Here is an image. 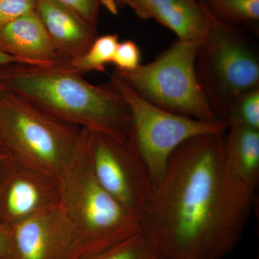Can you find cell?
Returning a JSON list of instances; mask_svg holds the SVG:
<instances>
[{"instance_id": "1", "label": "cell", "mask_w": 259, "mask_h": 259, "mask_svg": "<svg viewBox=\"0 0 259 259\" xmlns=\"http://www.w3.org/2000/svg\"><path fill=\"white\" fill-rule=\"evenodd\" d=\"M223 135L181 145L153 187L140 233L165 259H223L239 243L255 191L228 168Z\"/></svg>"}, {"instance_id": "9", "label": "cell", "mask_w": 259, "mask_h": 259, "mask_svg": "<svg viewBox=\"0 0 259 259\" xmlns=\"http://www.w3.org/2000/svg\"><path fill=\"white\" fill-rule=\"evenodd\" d=\"M59 204V179L11 160L0 180V222L9 228Z\"/></svg>"}, {"instance_id": "28", "label": "cell", "mask_w": 259, "mask_h": 259, "mask_svg": "<svg viewBox=\"0 0 259 259\" xmlns=\"http://www.w3.org/2000/svg\"><path fill=\"white\" fill-rule=\"evenodd\" d=\"M0 259H1V258H0Z\"/></svg>"}, {"instance_id": "11", "label": "cell", "mask_w": 259, "mask_h": 259, "mask_svg": "<svg viewBox=\"0 0 259 259\" xmlns=\"http://www.w3.org/2000/svg\"><path fill=\"white\" fill-rule=\"evenodd\" d=\"M0 51L23 64L69 69L35 11L0 27Z\"/></svg>"}, {"instance_id": "15", "label": "cell", "mask_w": 259, "mask_h": 259, "mask_svg": "<svg viewBox=\"0 0 259 259\" xmlns=\"http://www.w3.org/2000/svg\"><path fill=\"white\" fill-rule=\"evenodd\" d=\"M214 17L231 25L256 32L259 0H201Z\"/></svg>"}, {"instance_id": "27", "label": "cell", "mask_w": 259, "mask_h": 259, "mask_svg": "<svg viewBox=\"0 0 259 259\" xmlns=\"http://www.w3.org/2000/svg\"><path fill=\"white\" fill-rule=\"evenodd\" d=\"M5 90L4 86H3V85L2 84V83L0 82V91H1V90Z\"/></svg>"}, {"instance_id": "8", "label": "cell", "mask_w": 259, "mask_h": 259, "mask_svg": "<svg viewBox=\"0 0 259 259\" xmlns=\"http://www.w3.org/2000/svg\"><path fill=\"white\" fill-rule=\"evenodd\" d=\"M82 144L97 182L127 210L141 217L153 185L147 167L127 136L83 128Z\"/></svg>"}, {"instance_id": "23", "label": "cell", "mask_w": 259, "mask_h": 259, "mask_svg": "<svg viewBox=\"0 0 259 259\" xmlns=\"http://www.w3.org/2000/svg\"><path fill=\"white\" fill-rule=\"evenodd\" d=\"M0 258L18 259L9 230L0 222Z\"/></svg>"}, {"instance_id": "7", "label": "cell", "mask_w": 259, "mask_h": 259, "mask_svg": "<svg viewBox=\"0 0 259 259\" xmlns=\"http://www.w3.org/2000/svg\"><path fill=\"white\" fill-rule=\"evenodd\" d=\"M110 82L127 104V137L147 167L153 187L163 178L172 155L181 145L197 136L225 134L228 129L221 120H197L156 106L114 72L110 74Z\"/></svg>"}, {"instance_id": "3", "label": "cell", "mask_w": 259, "mask_h": 259, "mask_svg": "<svg viewBox=\"0 0 259 259\" xmlns=\"http://www.w3.org/2000/svg\"><path fill=\"white\" fill-rule=\"evenodd\" d=\"M59 184L60 205L76 235L72 259L100 253L140 233V218L114 198L94 176L82 139Z\"/></svg>"}, {"instance_id": "5", "label": "cell", "mask_w": 259, "mask_h": 259, "mask_svg": "<svg viewBox=\"0 0 259 259\" xmlns=\"http://www.w3.org/2000/svg\"><path fill=\"white\" fill-rule=\"evenodd\" d=\"M202 3L207 24L199 41L196 74L218 120L223 121L237 97L259 88L258 46L245 29L219 20Z\"/></svg>"}, {"instance_id": "17", "label": "cell", "mask_w": 259, "mask_h": 259, "mask_svg": "<svg viewBox=\"0 0 259 259\" xmlns=\"http://www.w3.org/2000/svg\"><path fill=\"white\" fill-rule=\"evenodd\" d=\"M79 259H165L141 233L95 255Z\"/></svg>"}, {"instance_id": "13", "label": "cell", "mask_w": 259, "mask_h": 259, "mask_svg": "<svg viewBox=\"0 0 259 259\" xmlns=\"http://www.w3.org/2000/svg\"><path fill=\"white\" fill-rule=\"evenodd\" d=\"M228 168L237 180L253 190L259 182V130L231 124L223 138Z\"/></svg>"}, {"instance_id": "19", "label": "cell", "mask_w": 259, "mask_h": 259, "mask_svg": "<svg viewBox=\"0 0 259 259\" xmlns=\"http://www.w3.org/2000/svg\"><path fill=\"white\" fill-rule=\"evenodd\" d=\"M76 12L89 23L96 26L99 21L100 9L104 6L113 14L117 13L110 0H57Z\"/></svg>"}, {"instance_id": "21", "label": "cell", "mask_w": 259, "mask_h": 259, "mask_svg": "<svg viewBox=\"0 0 259 259\" xmlns=\"http://www.w3.org/2000/svg\"><path fill=\"white\" fill-rule=\"evenodd\" d=\"M37 0H0V27L35 11Z\"/></svg>"}, {"instance_id": "4", "label": "cell", "mask_w": 259, "mask_h": 259, "mask_svg": "<svg viewBox=\"0 0 259 259\" xmlns=\"http://www.w3.org/2000/svg\"><path fill=\"white\" fill-rule=\"evenodd\" d=\"M82 132L13 92L0 91V147L19 163L59 179L79 151Z\"/></svg>"}, {"instance_id": "25", "label": "cell", "mask_w": 259, "mask_h": 259, "mask_svg": "<svg viewBox=\"0 0 259 259\" xmlns=\"http://www.w3.org/2000/svg\"><path fill=\"white\" fill-rule=\"evenodd\" d=\"M10 64H23L19 59L0 51V66Z\"/></svg>"}, {"instance_id": "14", "label": "cell", "mask_w": 259, "mask_h": 259, "mask_svg": "<svg viewBox=\"0 0 259 259\" xmlns=\"http://www.w3.org/2000/svg\"><path fill=\"white\" fill-rule=\"evenodd\" d=\"M153 19L175 32L179 40L187 41H200L207 24L200 0H170L156 10Z\"/></svg>"}, {"instance_id": "22", "label": "cell", "mask_w": 259, "mask_h": 259, "mask_svg": "<svg viewBox=\"0 0 259 259\" xmlns=\"http://www.w3.org/2000/svg\"><path fill=\"white\" fill-rule=\"evenodd\" d=\"M170 0H125V6H128L135 14L143 20L153 19L156 10Z\"/></svg>"}, {"instance_id": "6", "label": "cell", "mask_w": 259, "mask_h": 259, "mask_svg": "<svg viewBox=\"0 0 259 259\" xmlns=\"http://www.w3.org/2000/svg\"><path fill=\"white\" fill-rule=\"evenodd\" d=\"M199 44L178 39L151 62L114 73L140 96L162 109L197 120H218L196 74Z\"/></svg>"}, {"instance_id": "20", "label": "cell", "mask_w": 259, "mask_h": 259, "mask_svg": "<svg viewBox=\"0 0 259 259\" xmlns=\"http://www.w3.org/2000/svg\"><path fill=\"white\" fill-rule=\"evenodd\" d=\"M141 53L139 47L131 40L119 42L114 54L112 64L116 70L128 71L137 68L141 65Z\"/></svg>"}, {"instance_id": "26", "label": "cell", "mask_w": 259, "mask_h": 259, "mask_svg": "<svg viewBox=\"0 0 259 259\" xmlns=\"http://www.w3.org/2000/svg\"><path fill=\"white\" fill-rule=\"evenodd\" d=\"M110 1H111L112 4L113 5L114 8H115L117 11L119 8L125 7V4H124L125 0H110Z\"/></svg>"}, {"instance_id": "24", "label": "cell", "mask_w": 259, "mask_h": 259, "mask_svg": "<svg viewBox=\"0 0 259 259\" xmlns=\"http://www.w3.org/2000/svg\"><path fill=\"white\" fill-rule=\"evenodd\" d=\"M11 160L9 154L3 148L0 147V180L4 175L5 170L9 166Z\"/></svg>"}, {"instance_id": "10", "label": "cell", "mask_w": 259, "mask_h": 259, "mask_svg": "<svg viewBox=\"0 0 259 259\" xmlns=\"http://www.w3.org/2000/svg\"><path fill=\"white\" fill-rule=\"evenodd\" d=\"M18 259H72L76 235L60 204L10 227Z\"/></svg>"}, {"instance_id": "16", "label": "cell", "mask_w": 259, "mask_h": 259, "mask_svg": "<svg viewBox=\"0 0 259 259\" xmlns=\"http://www.w3.org/2000/svg\"><path fill=\"white\" fill-rule=\"evenodd\" d=\"M118 42V36L115 34L97 37L85 54L70 63L69 69L80 75L105 71L107 65L112 64Z\"/></svg>"}, {"instance_id": "12", "label": "cell", "mask_w": 259, "mask_h": 259, "mask_svg": "<svg viewBox=\"0 0 259 259\" xmlns=\"http://www.w3.org/2000/svg\"><path fill=\"white\" fill-rule=\"evenodd\" d=\"M35 12L69 65L85 54L99 36L96 26L57 0H37Z\"/></svg>"}, {"instance_id": "2", "label": "cell", "mask_w": 259, "mask_h": 259, "mask_svg": "<svg viewBox=\"0 0 259 259\" xmlns=\"http://www.w3.org/2000/svg\"><path fill=\"white\" fill-rule=\"evenodd\" d=\"M0 82L66 123L127 136L128 108L110 82L93 84L70 69L25 64L0 66Z\"/></svg>"}, {"instance_id": "18", "label": "cell", "mask_w": 259, "mask_h": 259, "mask_svg": "<svg viewBox=\"0 0 259 259\" xmlns=\"http://www.w3.org/2000/svg\"><path fill=\"white\" fill-rule=\"evenodd\" d=\"M227 125L238 124L259 130V88L237 97L223 120Z\"/></svg>"}]
</instances>
